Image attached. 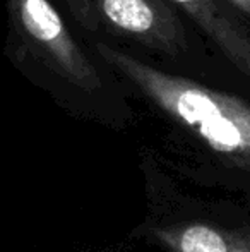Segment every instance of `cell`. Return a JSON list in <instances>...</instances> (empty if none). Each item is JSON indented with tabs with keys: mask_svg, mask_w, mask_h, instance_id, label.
<instances>
[{
	"mask_svg": "<svg viewBox=\"0 0 250 252\" xmlns=\"http://www.w3.org/2000/svg\"><path fill=\"white\" fill-rule=\"evenodd\" d=\"M100 23L170 57L187 50L184 24L168 0H96Z\"/></svg>",
	"mask_w": 250,
	"mask_h": 252,
	"instance_id": "obj_3",
	"label": "cell"
},
{
	"mask_svg": "<svg viewBox=\"0 0 250 252\" xmlns=\"http://www.w3.org/2000/svg\"><path fill=\"white\" fill-rule=\"evenodd\" d=\"M218 45L228 60L250 79V36L216 0H170Z\"/></svg>",
	"mask_w": 250,
	"mask_h": 252,
	"instance_id": "obj_4",
	"label": "cell"
},
{
	"mask_svg": "<svg viewBox=\"0 0 250 252\" xmlns=\"http://www.w3.org/2000/svg\"><path fill=\"white\" fill-rule=\"evenodd\" d=\"M231 252H250L249 249H231Z\"/></svg>",
	"mask_w": 250,
	"mask_h": 252,
	"instance_id": "obj_8",
	"label": "cell"
},
{
	"mask_svg": "<svg viewBox=\"0 0 250 252\" xmlns=\"http://www.w3.org/2000/svg\"><path fill=\"white\" fill-rule=\"evenodd\" d=\"M177 252H231L228 240L207 225H190L175 240Z\"/></svg>",
	"mask_w": 250,
	"mask_h": 252,
	"instance_id": "obj_5",
	"label": "cell"
},
{
	"mask_svg": "<svg viewBox=\"0 0 250 252\" xmlns=\"http://www.w3.org/2000/svg\"><path fill=\"white\" fill-rule=\"evenodd\" d=\"M105 63L124 76L149 101L192 130L207 146L250 173V105L228 93L153 67L98 41Z\"/></svg>",
	"mask_w": 250,
	"mask_h": 252,
	"instance_id": "obj_1",
	"label": "cell"
},
{
	"mask_svg": "<svg viewBox=\"0 0 250 252\" xmlns=\"http://www.w3.org/2000/svg\"><path fill=\"white\" fill-rule=\"evenodd\" d=\"M7 5L26 48L47 69L84 91L100 90L98 70L48 0H7Z\"/></svg>",
	"mask_w": 250,
	"mask_h": 252,
	"instance_id": "obj_2",
	"label": "cell"
},
{
	"mask_svg": "<svg viewBox=\"0 0 250 252\" xmlns=\"http://www.w3.org/2000/svg\"><path fill=\"white\" fill-rule=\"evenodd\" d=\"M76 21L87 31H96L100 26V17L93 0H65Z\"/></svg>",
	"mask_w": 250,
	"mask_h": 252,
	"instance_id": "obj_6",
	"label": "cell"
},
{
	"mask_svg": "<svg viewBox=\"0 0 250 252\" xmlns=\"http://www.w3.org/2000/svg\"><path fill=\"white\" fill-rule=\"evenodd\" d=\"M226 2L231 3L238 12H242L250 19V0H226Z\"/></svg>",
	"mask_w": 250,
	"mask_h": 252,
	"instance_id": "obj_7",
	"label": "cell"
}]
</instances>
